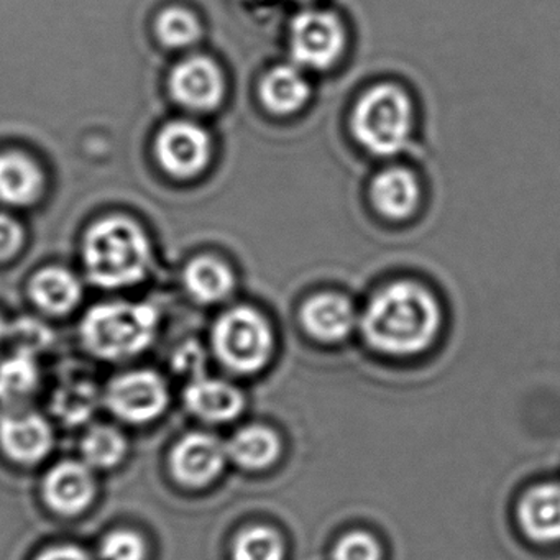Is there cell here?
Instances as JSON below:
<instances>
[{"mask_svg":"<svg viewBox=\"0 0 560 560\" xmlns=\"http://www.w3.org/2000/svg\"><path fill=\"white\" fill-rule=\"evenodd\" d=\"M360 324L373 349L389 355H415L434 342L441 307L421 284L396 281L372 298Z\"/></svg>","mask_w":560,"mask_h":560,"instance_id":"cell-1","label":"cell"},{"mask_svg":"<svg viewBox=\"0 0 560 560\" xmlns=\"http://www.w3.org/2000/svg\"><path fill=\"white\" fill-rule=\"evenodd\" d=\"M83 255L88 277L103 288L139 283L152 260L145 232L124 215L97 221L84 237Z\"/></svg>","mask_w":560,"mask_h":560,"instance_id":"cell-2","label":"cell"},{"mask_svg":"<svg viewBox=\"0 0 560 560\" xmlns=\"http://www.w3.org/2000/svg\"><path fill=\"white\" fill-rule=\"evenodd\" d=\"M159 314L139 303H106L84 316L81 336L91 353L104 360L139 355L155 339Z\"/></svg>","mask_w":560,"mask_h":560,"instance_id":"cell-3","label":"cell"},{"mask_svg":"<svg viewBox=\"0 0 560 560\" xmlns=\"http://www.w3.org/2000/svg\"><path fill=\"white\" fill-rule=\"evenodd\" d=\"M411 129V101L395 84L366 91L353 110V136L373 155H398L408 145Z\"/></svg>","mask_w":560,"mask_h":560,"instance_id":"cell-4","label":"cell"},{"mask_svg":"<svg viewBox=\"0 0 560 560\" xmlns=\"http://www.w3.org/2000/svg\"><path fill=\"white\" fill-rule=\"evenodd\" d=\"M215 355L235 373H257L273 353L268 320L254 307L238 306L219 317L212 330Z\"/></svg>","mask_w":560,"mask_h":560,"instance_id":"cell-5","label":"cell"},{"mask_svg":"<svg viewBox=\"0 0 560 560\" xmlns=\"http://www.w3.org/2000/svg\"><path fill=\"white\" fill-rule=\"evenodd\" d=\"M346 31L339 15L310 5L290 25V51L294 63L306 70H327L342 57Z\"/></svg>","mask_w":560,"mask_h":560,"instance_id":"cell-6","label":"cell"},{"mask_svg":"<svg viewBox=\"0 0 560 560\" xmlns=\"http://www.w3.org/2000/svg\"><path fill=\"white\" fill-rule=\"evenodd\" d=\"M104 398L107 408L117 418L132 424H143L165 412L170 393L162 375L152 370H136L114 378Z\"/></svg>","mask_w":560,"mask_h":560,"instance_id":"cell-7","label":"cell"},{"mask_svg":"<svg viewBox=\"0 0 560 560\" xmlns=\"http://www.w3.org/2000/svg\"><path fill=\"white\" fill-rule=\"evenodd\" d=\"M155 155L160 166L176 179H191L208 168L211 139L198 124L175 120L159 132Z\"/></svg>","mask_w":560,"mask_h":560,"instance_id":"cell-8","label":"cell"},{"mask_svg":"<svg viewBox=\"0 0 560 560\" xmlns=\"http://www.w3.org/2000/svg\"><path fill=\"white\" fill-rule=\"evenodd\" d=\"M228 447L208 432H191L179 439L170 455L173 477L185 487L212 483L224 470Z\"/></svg>","mask_w":560,"mask_h":560,"instance_id":"cell-9","label":"cell"},{"mask_svg":"<svg viewBox=\"0 0 560 560\" xmlns=\"http://www.w3.org/2000/svg\"><path fill=\"white\" fill-rule=\"evenodd\" d=\"M170 91L186 109L209 113L218 109L224 100V74L211 58H186L173 70Z\"/></svg>","mask_w":560,"mask_h":560,"instance_id":"cell-10","label":"cell"},{"mask_svg":"<svg viewBox=\"0 0 560 560\" xmlns=\"http://www.w3.org/2000/svg\"><path fill=\"white\" fill-rule=\"evenodd\" d=\"M0 448L18 464H38L54 448L50 422L38 412L24 409L0 416Z\"/></svg>","mask_w":560,"mask_h":560,"instance_id":"cell-11","label":"cell"},{"mask_svg":"<svg viewBox=\"0 0 560 560\" xmlns=\"http://www.w3.org/2000/svg\"><path fill=\"white\" fill-rule=\"evenodd\" d=\"M44 498L48 506L63 516L83 513L96 497L93 468L84 462L63 460L44 478Z\"/></svg>","mask_w":560,"mask_h":560,"instance_id":"cell-12","label":"cell"},{"mask_svg":"<svg viewBox=\"0 0 560 560\" xmlns=\"http://www.w3.org/2000/svg\"><path fill=\"white\" fill-rule=\"evenodd\" d=\"M304 329L320 342H340L357 323L352 303L342 294L320 293L310 298L301 310Z\"/></svg>","mask_w":560,"mask_h":560,"instance_id":"cell-13","label":"cell"},{"mask_svg":"<svg viewBox=\"0 0 560 560\" xmlns=\"http://www.w3.org/2000/svg\"><path fill=\"white\" fill-rule=\"evenodd\" d=\"M517 520L529 539L540 544L560 542V485L530 488L517 504Z\"/></svg>","mask_w":560,"mask_h":560,"instance_id":"cell-14","label":"cell"},{"mask_svg":"<svg viewBox=\"0 0 560 560\" xmlns=\"http://www.w3.org/2000/svg\"><path fill=\"white\" fill-rule=\"evenodd\" d=\"M185 401L189 411L209 422H228L244 409L241 389L224 380L196 376L186 386Z\"/></svg>","mask_w":560,"mask_h":560,"instance_id":"cell-15","label":"cell"},{"mask_svg":"<svg viewBox=\"0 0 560 560\" xmlns=\"http://www.w3.org/2000/svg\"><path fill=\"white\" fill-rule=\"evenodd\" d=\"M373 206L388 219H408L421 201V188L415 173L402 166L383 170L370 188Z\"/></svg>","mask_w":560,"mask_h":560,"instance_id":"cell-16","label":"cell"},{"mask_svg":"<svg viewBox=\"0 0 560 560\" xmlns=\"http://www.w3.org/2000/svg\"><path fill=\"white\" fill-rule=\"evenodd\" d=\"M45 178L40 166L24 153H0V202L25 208L40 199Z\"/></svg>","mask_w":560,"mask_h":560,"instance_id":"cell-17","label":"cell"},{"mask_svg":"<svg viewBox=\"0 0 560 560\" xmlns=\"http://www.w3.org/2000/svg\"><path fill=\"white\" fill-rule=\"evenodd\" d=\"M310 96V81L298 65L275 67L261 80L260 100L271 114L290 116L298 113Z\"/></svg>","mask_w":560,"mask_h":560,"instance_id":"cell-18","label":"cell"},{"mask_svg":"<svg viewBox=\"0 0 560 560\" xmlns=\"http://www.w3.org/2000/svg\"><path fill=\"white\" fill-rule=\"evenodd\" d=\"M34 303L45 313L63 316L81 301L80 281L73 273L60 267L45 268L35 275L31 283Z\"/></svg>","mask_w":560,"mask_h":560,"instance_id":"cell-19","label":"cell"},{"mask_svg":"<svg viewBox=\"0 0 560 560\" xmlns=\"http://www.w3.org/2000/svg\"><path fill=\"white\" fill-rule=\"evenodd\" d=\"M38 380L40 373L32 355L15 353L0 363V416L22 411V405L37 392Z\"/></svg>","mask_w":560,"mask_h":560,"instance_id":"cell-20","label":"cell"},{"mask_svg":"<svg viewBox=\"0 0 560 560\" xmlns=\"http://www.w3.org/2000/svg\"><path fill=\"white\" fill-rule=\"evenodd\" d=\"M185 283L199 303L214 304L231 296L235 288V277L224 261L201 255L186 267Z\"/></svg>","mask_w":560,"mask_h":560,"instance_id":"cell-21","label":"cell"},{"mask_svg":"<svg viewBox=\"0 0 560 560\" xmlns=\"http://www.w3.org/2000/svg\"><path fill=\"white\" fill-rule=\"evenodd\" d=\"M232 462L247 470H264L275 464L280 455V439L273 429L248 425L232 435L225 444Z\"/></svg>","mask_w":560,"mask_h":560,"instance_id":"cell-22","label":"cell"},{"mask_svg":"<svg viewBox=\"0 0 560 560\" xmlns=\"http://www.w3.org/2000/svg\"><path fill=\"white\" fill-rule=\"evenodd\" d=\"M81 454L93 470H109L126 457V435L113 425H94L81 441Z\"/></svg>","mask_w":560,"mask_h":560,"instance_id":"cell-23","label":"cell"},{"mask_svg":"<svg viewBox=\"0 0 560 560\" xmlns=\"http://www.w3.org/2000/svg\"><path fill=\"white\" fill-rule=\"evenodd\" d=\"M156 37L165 47L188 48L201 38L202 31L198 18L188 9H165L156 19Z\"/></svg>","mask_w":560,"mask_h":560,"instance_id":"cell-24","label":"cell"},{"mask_svg":"<svg viewBox=\"0 0 560 560\" xmlns=\"http://www.w3.org/2000/svg\"><path fill=\"white\" fill-rule=\"evenodd\" d=\"M234 560H283L284 544L277 530L267 526H252L242 530L232 547Z\"/></svg>","mask_w":560,"mask_h":560,"instance_id":"cell-25","label":"cell"},{"mask_svg":"<svg viewBox=\"0 0 560 560\" xmlns=\"http://www.w3.org/2000/svg\"><path fill=\"white\" fill-rule=\"evenodd\" d=\"M97 405L96 386L78 380L61 386L55 395L54 408L58 418L70 424H80L93 415Z\"/></svg>","mask_w":560,"mask_h":560,"instance_id":"cell-26","label":"cell"},{"mask_svg":"<svg viewBox=\"0 0 560 560\" xmlns=\"http://www.w3.org/2000/svg\"><path fill=\"white\" fill-rule=\"evenodd\" d=\"M101 560H145L147 544L136 530L117 529L101 540Z\"/></svg>","mask_w":560,"mask_h":560,"instance_id":"cell-27","label":"cell"},{"mask_svg":"<svg viewBox=\"0 0 560 560\" xmlns=\"http://www.w3.org/2000/svg\"><path fill=\"white\" fill-rule=\"evenodd\" d=\"M334 560H382V546L365 530L346 534L334 547Z\"/></svg>","mask_w":560,"mask_h":560,"instance_id":"cell-28","label":"cell"},{"mask_svg":"<svg viewBox=\"0 0 560 560\" xmlns=\"http://www.w3.org/2000/svg\"><path fill=\"white\" fill-rule=\"evenodd\" d=\"M12 337L18 342V352L34 357L35 350L44 349L50 342V332L35 320H21L12 329Z\"/></svg>","mask_w":560,"mask_h":560,"instance_id":"cell-29","label":"cell"},{"mask_svg":"<svg viewBox=\"0 0 560 560\" xmlns=\"http://www.w3.org/2000/svg\"><path fill=\"white\" fill-rule=\"evenodd\" d=\"M24 229L9 215L0 214V264L11 260L24 245Z\"/></svg>","mask_w":560,"mask_h":560,"instance_id":"cell-30","label":"cell"},{"mask_svg":"<svg viewBox=\"0 0 560 560\" xmlns=\"http://www.w3.org/2000/svg\"><path fill=\"white\" fill-rule=\"evenodd\" d=\"M35 560H93L86 550L78 546H54L45 549Z\"/></svg>","mask_w":560,"mask_h":560,"instance_id":"cell-31","label":"cell"},{"mask_svg":"<svg viewBox=\"0 0 560 560\" xmlns=\"http://www.w3.org/2000/svg\"><path fill=\"white\" fill-rule=\"evenodd\" d=\"M8 329L9 327L5 326L4 320L0 317V346H2V342H4L5 339H8Z\"/></svg>","mask_w":560,"mask_h":560,"instance_id":"cell-32","label":"cell"},{"mask_svg":"<svg viewBox=\"0 0 560 560\" xmlns=\"http://www.w3.org/2000/svg\"><path fill=\"white\" fill-rule=\"evenodd\" d=\"M291 2H298V4H313L314 0H291Z\"/></svg>","mask_w":560,"mask_h":560,"instance_id":"cell-33","label":"cell"}]
</instances>
